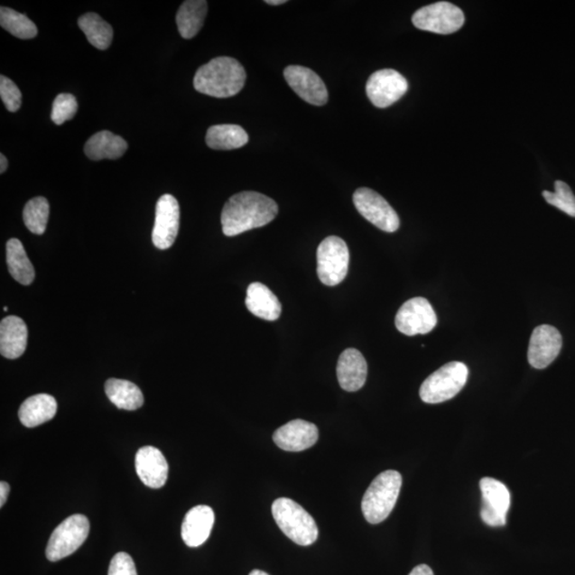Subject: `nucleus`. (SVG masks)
<instances>
[{
  "instance_id": "34",
  "label": "nucleus",
  "mask_w": 575,
  "mask_h": 575,
  "mask_svg": "<svg viewBox=\"0 0 575 575\" xmlns=\"http://www.w3.org/2000/svg\"><path fill=\"white\" fill-rule=\"evenodd\" d=\"M108 575H138L133 557L125 552L116 554L110 562Z\"/></svg>"
},
{
  "instance_id": "6",
  "label": "nucleus",
  "mask_w": 575,
  "mask_h": 575,
  "mask_svg": "<svg viewBox=\"0 0 575 575\" xmlns=\"http://www.w3.org/2000/svg\"><path fill=\"white\" fill-rule=\"evenodd\" d=\"M90 523L84 515H73L52 532L46 548L47 560L58 561L72 555L87 541Z\"/></svg>"
},
{
  "instance_id": "28",
  "label": "nucleus",
  "mask_w": 575,
  "mask_h": 575,
  "mask_svg": "<svg viewBox=\"0 0 575 575\" xmlns=\"http://www.w3.org/2000/svg\"><path fill=\"white\" fill-rule=\"evenodd\" d=\"M79 26L94 47L99 51L109 49L114 39V29L97 14H86L79 17Z\"/></svg>"
},
{
  "instance_id": "38",
  "label": "nucleus",
  "mask_w": 575,
  "mask_h": 575,
  "mask_svg": "<svg viewBox=\"0 0 575 575\" xmlns=\"http://www.w3.org/2000/svg\"><path fill=\"white\" fill-rule=\"evenodd\" d=\"M265 3L271 5H278L286 4L287 2L286 0H266Z\"/></svg>"
},
{
  "instance_id": "10",
  "label": "nucleus",
  "mask_w": 575,
  "mask_h": 575,
  "mask_svg": "<svg viewBox=\"0 0 575 575\" xmlns=\"http://www.w3.org/2000/svg\"><path fill=\"white\" fill-rule=\"evenodd\" d=\"M437 321L434 308L424 298L407 301L395 317L396 329L409 337L429 334L436 328Z\"/></svg>"
},
{
  "instance_id": "23",
  "label": "nucleus",
  "mask_w": 575,
  "mask_h": 575,
  "mask_svg": "<svg viewBox=\"0 0 575 575\" xmlns=\"http://www.w3.org/2000/svg\"><path fill=\"white\" fill-rule=\"evenodd\" d=\"M128 148L127 142L120 135H116L103 130L91 136L85 145V153L88 158L99 162V160H116L121 158Z\"/></svg>"
},
{
  "instance_id": "26",
  "label": "nucleus",
  "mask_w": 575,
  "mask_h": 575,
  "mask_svg": "<svg viewBox=\"0 0 575 575\" xmlns=\"http://www.w3.org/2000/svg\"><path fill=\"white\" fill-rule=\"evenodd\" d=\"M248 134L246 130L239 125L211 126L206 134V144L212 150L231 151L247 144Z\"/></svg>"
},
{
  "instance_id": "24",
  "label": "nucleus",
  "mask_w": 575,
  "mask_h": 575,
  "mask_svg": "<svg viewBox=\"0 0 575 575\" xmlns=\"http://www.w3.org/2000/svg\"><path fill=\"white\" fill-rule=\"evenodd\" d=\"M209 3L205 0H187L177 12L178 32L183 39H192L204 25Z\"/></svg>"
},
{
  "instance_id": "16",
  "label": "nucleus",
  "mask_w": 575,
  "mask_h": 575,
  "mask_svg": "<svg viewBox=\"0 0 575 575\" xmlns=\"http://www.w3.org/2000/svg\"><path fill=\"white\" fill-rule=\"evenodd\" d=\"M318 440L317 426L300 419L290 421L273 435L276 446L288 452H301L313 447Z\"/></svg>"
},
{
  "instance_id": "5",
  "label": "nucleus",
  "mask_w": 575,
  "mask_h": 575,
  "mask_svg": "<svg viewBox=\"0 0 575 575\" xmlns=\"http://www.w3.org/2000/svg\"><path fill=\"white\" fill-rule=\"evenodd\" d=\"M469 370L465 364L452 361L432 373L420 388V398L428 404L453 399L465 387Z\"/></svg>"
},
{
  "instance_id": "9",
  "label": "nucleus",
  "mask_w": 575,
  "mask_h": 575,
  "mask_svg": "<svg viewBox=\"0 0 575 575\" xmlns=\"http://www.w3.org/2000/svg\"><path fill=\"white\" fill-rule=\"evenodd\" d=\"M356 209L377 228L394 233L400 227L398 213L386 199L371 189L360 188L353 195Z\"/></svg>"
},
{
  "instance_id": "25",
  "label": "nucleus",
  "mask_w": 575,
  "mask_h": 575,
  "mask_svg": "<svg viewBox=\"0 0 575 575\" xmlns=\"http://www.w3.org/2000/svg\"><path fill=\"white\" fill-rule=\"evenodd\" d=\"M105 391L112 404L124 411H135L144 404V394L132 382L110 378L106 382Z\"/></svg>"
},
{
  "instance_id": "27",
  "label": "nucleus",
  "mask_w": 575,
  "mask_h": 575,
  "mask_svg": "<svg viewBox=\"0 0 575 575\" xmlns=\"http://www.w3.org/2000/svg\"><path fill=\"white\" fill-rule=\"evenodd\" d=\"M7 264L11 276L16 282L23 286L32 283L35 277L34 268L19 239H11L7 243Z\"/></svg>"
},
{
  "instance_id": "13",
  "label": "nucleus",
  "mask_w": 575,
  "mask_h": 575,
  "mask_svg": "<svg viewBox=\"0 0 575 575\" xmlns=\"http://www.w3.org/2000/svg\"><path fill=\"white\" fill-rule=\"evenodd\" d=\"M181 209L177 199L164 194L157 201L156 220L152 239L159 250H168L175 242L180 230Z\"/></svg>"
},
{
  "instance_id": "19",
  "label": "nucleus",
  "mask_w": 575,
  "mask_h": 575,
  "mask_svg": "<svg viewBox=\"0 0 575 575\" xmlns=\"http://www.w3.org/2000/svg\"><path fill=\"white\" fill-rule=\"evenodd\" d=\"M213 524L215 513L211 507L199 505L190 509L181 525L182 541L188 547H199L209 538Z\"/></svg>"
},
{
  "instance_id": "15",
  "label": "nucleus",
  "mask_w": 575,
  "mask_h": 575,
  "mask_svg": "<svg viewBox=\"0 0 575 575\" xmlns=\"http://www.w3.org/2000/svg\"><path fill=\"white\" fill-rule=\"evenodd\" d=\"M561 347L562 338L559 330L551 325L538 326L531 336L527 359L535 369H545L559 356Z\"/></svg>"
},
{
  "instance_id": "30",
  "label": "nucleus",
  "mask_w": 575,
  "mask_h": 575,
  "mask_svg": "<svg viewBox=\"0 0 575 575\" xmlns=\"http://www.w3.org/2000/svg\"><path fill=\"white\" fill-rule=\"evenodd\" d=\"M50 204L45 198H34L23 209V220L34 235H43L49 223Z\"/></svg>"
},
{
  "instance_id": "14",
  "label": "nucleus",
  "mask_w": 575,
  "mask_h": 575,
  "mask_svg": "<svg viewBox=\"0 0 575 575\" xmlns=\"http://www.w3.org/2000/svg\"><path fill=\"white\" fill-rule=\"evenodd\" d=\"M283 76L292 90L308 104L323 106L329 102L328 88L311 69L290 65Z\"/></svg>"
},
{
  "instance_id": "21",
  "label": "nucleus",
  "mask_w": 575,
  "mask_h": 575,
  "mask_svg": "<svg viewBox=\"0 0 575 575\" xmlns=\"http://www.w3.org/2000/svg\"><path fill=\"white\" fill-rule=\"evenodd\" d=\"M246 304L254 316L276 321L282 313V305L276 295L262 283H253L248 286Z\"/></svg>"
},
{
  "instance_id": "33",
  "label": "nucleus",
  "mask_w": 575,
  "mask_h": 575,
  "mask_svg": "<svg viewBox=\"0 0 575 575\" xmlns=\"http://www.w3.org/2000/svg\"><path fill=\"white\" fill-rule=\"evenodd\" d=\"M0 97L10 112H16L21 108L22 93L14 81L4 75L0 76Z\"/></svg>"
},
{
  "instance_id": "37",
  "label": "nucleus",
  "mask_w": 575,
  "mask_h": 575,
  "mask_svg": "<svg viewBox=\"0 0 575 575\" xmlns=\"http://www.w3.org/2000/svg\"><path fill=\"white\" fill-rule=\"evenodd\" d=\"M8 169V160L5 158L4 153L0 155V173L4 174L5 171Z\"/></svg>"
},
{
  "instance_id": "20",
  "label": "nucleus",
  "mask_w": 575,
  "mask_h": 575,
  "mask_svg": "<svg viewBox=\"0 0 575 575\" xmlns=\"http://www.w3.org/2000/svg\"><path fill=\"white\" fill-rule=\"evenodd\" d=\"M28 329L19 317L9 316L0 323V353L8 359H16L25 353Z\"/></svg>"
},
{
  "instance_id": "4",
  "label": "nucleus",
  "mask_w": 575,
  "mask_h": 575,
  "mask_svg": "<svg viewBox=\"0 0 575 575\" xmlns=\"http://www.w3.org/2000/svg\"><path fill=\"white\" fill-rule=\"evenodd\" d=\"M272 515L282 532L299 545H311L317 542L319 529L316 521L300 504L281 497L273 503Z\"/></svg>"
},
{
  "instance_id": "31",
  "label": "nucleus",
  "mask_w": 575,
  "mask_h": 575,
  "mask_svg": "<svg viewBox=\"0 0 575 575\" xmlns=\"http://www.w3.org/2000/svg\"><path fill=\"white\" fill-rule=\"evenodd\" d=\"M543 195L547 203L567 213L568 216L575 218V197L566 182L557 181L555 192L543 191Z\"/></svg>"
},
{
  "instance_id": "32",
  "label": "nucleus",
  "mask_w": 575,
  "mask_h": 575,
  "mask_svg": "<svg viewBox=\"0 0 575 575\" xmlns=\"http://www.w3.org/2000/svg\"><path fill=\"white\" fill-rule=\"evenodd\" d=\"M79 110V103L72 94L62 93L53 100L51 120L56 125H62L65 122L72 120Z\"/></svg>"
},
{
  "instance_id": "22",
  "label": "nucleus",
  "mask_w": 575,
  "mask_h": 575,
  "mask_svg": "<svg viewBox=\"0 0 575 575\" xmlns=\"http://www.w3.org/2000/svg\"><path fill=\"white\" fill-rule=\"evenodd\" d=\"M57 409V401L53 396L41 394L31 396L23 403L19 411V418L26 428H37V426L53 419L56 416Z\"/></svg>"
},
{
  "instance_id": "12",
  "label": "nucleus",
  "mask_w": 575,
  "mask_h": 575,
  "mask_svg": "<svg viewBox=\"0 0 575 575\" xmlns=\"http://www.w3.org/2000/svg\"><path fill=\"white\" fill-rule=\"evenodd\" d=\"M482 491L481 517L489 526L506 524L507 513L511 507V492L503 483L491 478H484L479 482Z\"/></svg>"
},
{
  "instance_id": "7",
  "label": "nucleus",
  "mask_w": 575,
  "mask_h": 575,
  "mask_svg": "<svg viewBox=\"0 0 575 575\" xmlns=\"http://www.w3.org/2000/svg\"><path fill=\"white\" fill-rule=\"evenodd\" d=\"M318 276L326 286L334 287L345 281L348 271L349 253L347 243L330 236L321 242L317 252Z\"/></svg>"
},
{
  "instance_id": "11",
  "label": "nucleus",
  "mask_w": 575,
  "mask_h": 575,
  "mask_svg": "<svg viewBox=\"0 0 575 575\" xmlns=\"http://www.w3.org/2000/svg\"><path fill=\"white\" fill-rule=\"evenodd\" d=\"M407 90L408 82L405 77L389 69L373 73L366 86L367 97L377 108H387L398 102Z\"/></svg>"
},
{
  "instance_id": "2",
  "label": "nucleus",
  "mask_w": 575,
  "mask_h": 575,
  "mask_svg": "<svg viewBox=\"0 0 575 575\" xmlns=\"http://www.w3.org/2000/svg\"><path fill=\"white\" fill-rule=\"evenodd\" d=\"M246 80V70L238 60L230 57H218L198 70L193 85L195 90L201 94L228 98L242 90Z\"/></svg>"
},
{
  "instance_id": "8",
  "label": "nucleus",
  "mask_w": 575,
  "mask_h": 575,
  "mask_svg": "<svg viewBox=\"0 0 575 575\" xmlns=\"http://www.w3.org/2000/svg\"><path fill=\"white\" fill-rule=\"evenodd\" d=\"M464 23V12L458 5L447 2L425 5L413 15V23L420 31L440 34L454 33Z\"/></svg>"
},
{
  "instance_id": "1",
  "label": "nucleus",
  "mask_w": 575,
  "mask_h": 575,
  "mask_svg": "<svg viewBox=\"0 0 575 575\" xmlns=\"http://www.w3.org/2000/svg\"><path fill=\"white\" fill-rule=\"evenodd\" d=\"M277 215L275 200L258 192H240L231 197L224 206L221 216L223 233L227 236H235L264 227L274 220Z\"/></svg>"
},
{
  "instance_id": "39",
  "label": "nucleus",
  "mask_w": 575,
  "mask_h": 575,
  "mask_svg": "<svg viewBox=\"0 0 575 575\" xmlns=\"http://www.w3.org/2000/svg\"><path fill=\"white\" fill-rule=\"evenodd\" d=\"M250 575H269L268 573L262 570H253Z\"/></svg>"
},
{
  "instance_id": "17",
  "label": "nucleus",
  "mask_w": 575,
  "mask_h": 575,
  "mask_svg": "<svg viewBox=\"0 0 575 575\" xmlns=\"http://www.w3.org/2000/svg\"><path fill=\"white\" fill-rule=\"evenodd\" d=\"M135 471L147 487L158 489L168 481L169 465L162 450L144 447L135 455Z\"/></svg>"
},
{
  "instance_id": "3",
  "label": "nucleus",
  "mask_w": 575,
  "mask_h": 575,
  "mask_svg": "<svg viewBox=\"0 0 575 575\" xmlns=\"http://www.w3.org/2000/svg\"><path fill=\"white\" fill-rule=\"evenodd\" d=\"M401 487L402 476L398 471L387 470L376 477L361 502L367 523L378 524L389 517L399 499Z\"/></svg>"
},
{
  "instance_id": "35",
  "label": "nucleus",
  "mask_w": 575,
  "mask_h": 575,
  "mask_svg": "<svg viewBox=\"0 0 575 575\" xmlns=\"http://www.w3.org/2000/svg\"><path fill=\"white\" fill-rule=\"evenodd\" d=\"M9 492H10L9 484L5 482L0 483V506L3 507L5 502H7Z\"/></svg>"
},
{
  "instance_id": "36",
  "label": "nucleus",
  "mask_w": 575,
  "mask_h": 575,
  "mask_svg": "<svg viewBox=\"0 0 575 575\" xmlns=\"http://www.w3.org/2000/svg\"><path fill=\"white\" fill-rule=\"evenodd\" d=\"M409 575H435L428 565H419Z\"/></svg>"
},
{
  "instance_id": "29",
  "label": "nucleus",
  "mask_w": 575,
  "mask_h": 575,
  "mask_svg": "<svg viewBox=\"0 0 575 575\" xmlns=\"http://www.w3.org/2000/svg\"><path fill=\"white\" fill-rule=\"evenodd\" d=\"M0 25L5 31L22 40H31L38 34V28L32 20L7 7L0 8Z\"/></svg>"
},
{
  "instance_id": "18",
  "label": "nucleus",
  "mask_w": 575,
  "mask_h": 575,
  "mask_svg": "<svg viewBox=\"0 0 575 575\" xmlns=\"http://www.w3.org/2000/svg\"><path fill=\"white\" fill-rule=\"evenodd\" d=\"M367 365L358 349L348 348L340 355L337 365V377L343 390L355 393L365 386Z\"/></svg>"
}]
</instances>
